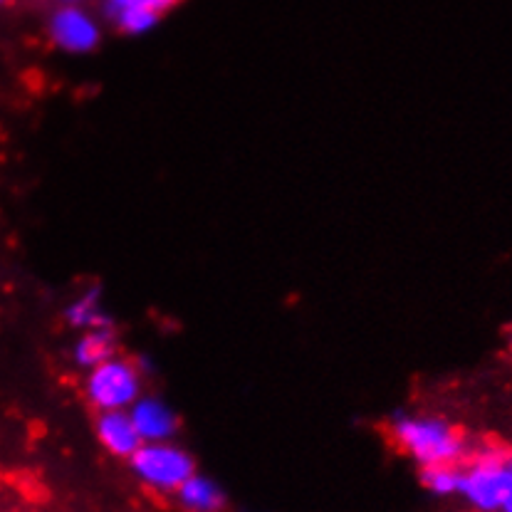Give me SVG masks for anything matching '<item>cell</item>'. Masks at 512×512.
<instances>
[{
  "label": "cell",
  "instance_id": "obj_1",
  "mask_svg": "<svg viewBox=\"0 0 512 512\" xmlns=\"http://www.w3.org/2000/svg\"><path fill=\"white\" fill-rule=\"evenodd\" d=\"M391 438L404 456L426 466L466 461L468 446L463 433L453 423L431 414H399L389 426Z\"/></svg>",
  "mask_w": 512,
  "mask_h": 512
},
{
  "label": "cell",
  "instance_id": "obj_2",
  "mask_svg": "<svg viewBox=\"0 0 512 512\" xmlns=\"http://www.w3.org/2000/svg\"><path fill=\"white\" fill-rule=\"evenodd\" d=\"M510 483V451L480 448L461 466V495L478 512H500Z\"/></svg>",
  "mask_w": 512,
  "mask_h": 512
},
{
  "label": "cell",
  "instance_id": "obj_3",
  "mask_svg": "<svg viewBox=\"0 0 512 512\" xmlns=\"http://www.w3.org/2000/svg\"><path fill=\"white\" fill-rule=\"evenodd\" d=\"M127 463L134 478L159 495H174L196 473V461L191 453L174 441L141 443Z\"/></svg>",
  "mask_w": 512,
  "mask_h": 512
},
{
  "label": "cell",
  "instance_id": "obj_4",
  "mask_svg": "<svg viewBox=\"0 0 512 512\" xmlns=\"http://www.w3.org/2000/svg\"><path fill=\"white\" fill-rule=\"evenodd\" d=\"M144 394V376L132 359L114 354L107 362L87 369L85 396L97 411H129Z\"/></svg>",
  "mask_w": 512,
  "mask_h": 512
},
{
  "label": "cell",
  "instance_id": "obj_5",
  "mask_svg": "<svg viewBox=\"0 0 512 512\" xmlns=\"http://www.w3.org/2000/svg\"><path fill=\"white\" fill-rule=\"evenodd\" d=\"M47 35H50L52 45L60 47L62 52H70V55H87L102 38L97 20L77 5L57 8L47 23Z\"/></svg>",
  "mask_w": 512,
  "mask_h": 512
},
{
  "label": "cell",
  "instance_id": "obj_6",
  "mask_svg": "<svg viewBox=\"0 0 512 512\" xmlns=\"http://www.w3.org/2000/svg\"><path fill=\"white\" fill-rule=\"evenodd\" d=\"M134 428H137L141 443H159L174 441L179 433V416L159 396L141 394L132 406H129Z\"/></svg>",
  "mask_w": 512,
  "mask_h": 512
},
{
  "label": "cell",
  "instance_id": "obj_7",
  "mask_svg": "<svg viewBox=\"0 0 512 512\" xmlns=\"http://www.w3.org/2000/svg\"><path fill=\"white\" fill-rule=\"evenodd\" d=\"M179 0H107V13L122 33L144 35L159 25Z\"/></svg>",
  "mask_w": 512,
  "mask_h": 512
},
{
  "label": "cell",
  "instance_id": "obj_8",
  "mask_svg": "<svg viewBox=\"0 0 512 512\" xmlns=\"http://www.w3.org/2000/svg\"><path fill=\"white\" fill-rule=\"evenodd\" d=\"M94 433H97L99 446L119 461H129L141 446V438L129 411H97Z\"/></svg>",
  "mask_w": 512,
  "mask_h": 512
},
{
  "label": "cell",
  "instance_id": "obj_9",
  "mask_svg": "<svg viewBox=\"0 0 512 512\" xmlns=\"http://www.w3.org/2000/svg\"><path fill=\"white\" fill-rule=\"evenodd\" d=\"M176 505L184 512H226L228 495L211 475L196 473L174 493Z\"/></svg>",
  "mask_w": 512,
  "mask_h": 512
},
{
  "label": "cell",
  "instance_id": "obj_10",
  "mask_svg": "<svg viewBox=\"0 0 512 512\" xmlns=\"http://www.w3.org/2000/svg\"><path fill=\"white\" fill-rule=\"evenodd\" d=\"M114 354H119V337L114 332V325L85 329L72 344V359L82 369L97 367V364L112 359Z\"/></svg>",
  "mask_w": 512,
  "mask_h": 512
},
{
  "label": "cell",
  "instance_id": "obj_11",
  "mask_svg": "<svg viewBox=\"0 0 512 512\" xmlns=\"http://www.w3.org/2000/svg\"><path fill=\"white\" fill-rule=\"evenodd\" d=\"M65 320L67 325L75 327L77 332L112 325V317L107 315V310H104L102 305V290H99V287H87V290H82L80 295L65 307Z\"/></svg>",
  "mask_w": 512,
  "mask_h": 512
},
{
  "label": "cell",
  "instance_id": "obj_12",
  "mask_svg": "<svg viewBox=\"0 0 512 512\" xmlns=\"http://www.w3.org/2000/svg\"><path fill=\"white\" fill-rule=\"evenodd\" d=\"M421 485L436 498H451L461 490V463H443V466L421 468Z\"/></svg>",
  "mask_w": 512,
  "mask_h": 512
},
{
  "label": "cell",
  "instance_id": "obj_13",
  "mask_svg": "<svg viewBox=\"0 0 512 512\" xmlns=\"http://www.w3.org/2000/svg\"><path fill=\"white\" fill-rule=\"evenodd\" d=\"M500 512H512V453H510V483L508 490H505L503 505H500Z\"/></svg>",
  "mask_w": 512,
  "mask_h": 512
},
{
  "label": "cell",
  "instance_id": "obj_14",
  "mask_svg": "<svg viewBox=\"0 0 512 512\" xmlns=\"http://www.w3.org/2000/svg\"><path fill=\"white\" fill-rule=\"evenodd\" d=\"M60 3H65V5H75L77 0H60Z\"/></svg>",
  "mask_w": 512,
  "mask_h": 512
},
{
  "label": "cell",
  "instance_id": "obj_15",
  "mask_svg": "<svg viewBox=\"0 0 512 512\" xmlns=\"http://www.w3.org/2000/svg\"><path fill=\"white\" fill-rule=\"evenodd\" d=\"M5 3H10V0H0V5H5Z\"/></svg>",
  "mask_w": 512,
  "mask_h": 512
},
{
  "label": "cell",
  "instance_id": "obj_16",
  "mask_svg": "<svg viewBox=\"0 0 512 512\" xmlns=\"http://www.w3.org/2000/svg\"><path fill=\"white\" fill-rule=\"evenodd\" d=\"M510 347H512V332H510Z\"/></svg>",
  "mask_w": 512,
  "mask_h": 512
}]
</instances>
